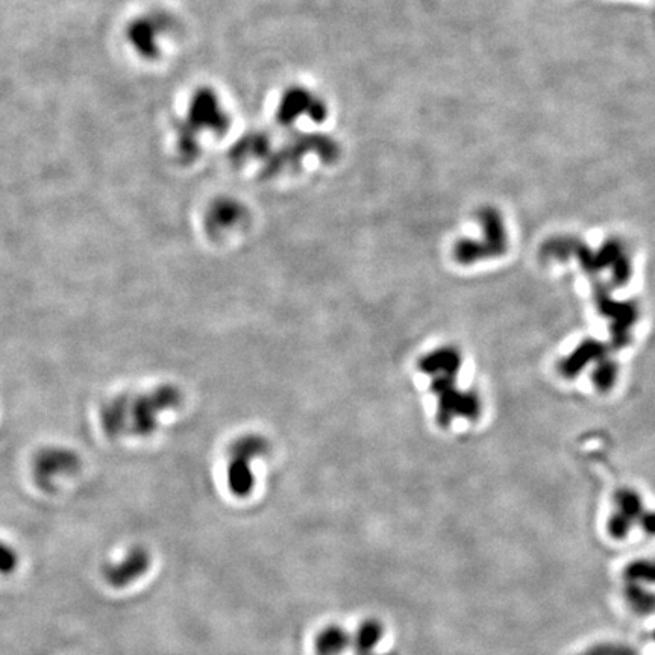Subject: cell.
<instances>
[{
	"label": "cell",
	"instance_id": "6da1fadb",
	"mask_svg": "<svg viewBox=\"0 0 655 655\" xmlns=\"http://www.w3.org/2000/svg\"><path fill=\"white\" fill-rule=\"evenodd\" d=\"M181 402L175 387H161L148 395L119 396L102 410L104 428L111 436L137 434L145 436L157 428L158 419Z\"/></svg>",
	"mask_w": 655,
	"mask_h": 655
},
{
	"label": "cell",
	"instance_id": "7a4b0ae2",
	"mask_svg": "<svg viewBox=\"0 0 655 655\" xmlns=\"http://www.w3.org/2000/svg\"><path fill=\"white\" fill-rule=\"evenodd\" d=\"M458 367L460 360L452 348L436 349L419 360L420 372L431 378V390L437 398V420L442 427H448L455 417L475 413V402L455 387Z\"/></svg>",
	"mask_w": 655,
	"mask_h": 655
},
{
	"label": "cell",
	"instance_id": "3957f363",
	"mask_svg": "<svg viewBox=\"0 0 655 655\" xmlns=\"http://www.w3.org/2000/svg\"><path fill=\"white\" fill-rule=\"evenodd\" d=\"M229 117L219 96L210 88L196 91L189 104V113L178 132L181 157L193 160L199 154V137L202 131L222 134L228 129Z\"/></svg>",
	"mask_w": 655,
	"mask_h": 655
},
{
	"label": "cell",
	"instance_id": "277c9868",
	"mask_svg": "<svg viewBox=\"0 0 655 655\" xmlns=\"http://www.w3.org/2000/svg\"><path fill=\"white\" fill-rule=\"evenodd\" d=\"M267 440L261 436H245L229 451L228 484L232 493L246 496L254 487L251 461L267 452Z\"/></svg>",
	"mask_w": 655,
	"mask_h": 655
},
{
	"label": "cell",
	"instance_id": "5b68a950",
	"mask_svg": "<svg viewBox=\"0 0 655 655\" xmlns=\"http://www.w3.org/2000/svg\"><path fill=\"white\" fill-rule=\"evenodd\" d=\"M152 565L151 552L145 546L135 545L120 552L113 560L105 561L102 577L114 589H128L145 577Z\"/></svg>",
	"mask_w": 655,
	"mask_h": 655
},
{
	"label": "cell",
	"instance_id": "8992f818",
	"mask_svg": "<svg viewBox=\"0 0 655 655\" xmlns=\"http://www.w3.org/2000/svg\"><path fill=\"white\" fill-rule=\"evenodd\" d=\"M167 31L169 20L166 17L161 14H146L129 25L126 38L140 57L154 60L160 55L161 41L166 37Z\"/></svg>",
	"mask_w": 655,
	"mask_h": 655
},
{
	"label": "cell",
	"instance_id": "52a82bcc",
	"mask_svg": "<svg viewBox=\"0 0 655 655\" xmlns=\"http://www.w3.org/2000/svg\"><path fill=\"white\" fill-rule=\"evenodd\" d=\"M79 460L66 449H52L38 455L34 463V475L43 487L54 486L58 480L72 477L78 469Z\"/></svg>",
	"mask_w": 655,
	"mask_h": 655
},
{
	"label": "cell",
	"instance_id": "ba28073f",
	"mask_svg": "<svg viewBox=\"0 0 655 655\" xmlns=\"http://www.w3.org/2000/svg\"><path fill=\"white\" fill-rule=\"evenodd\" d=\"M302 116L311 120H322L326 116L325 105L320 99L314 98L310 91L290 88L279 102L278 120L292 125Z\"/></svg>",
	"mask_w": 655,
	"mask_h": 655
},
{
	"label": "cell",
	"instance_id": "9c48e42d",
	"mask_svg": "<svg viewBox=\"0 0 655 655\" xmlns=\"http://www.w3.org/2000/svg\"><path fill=\"white\" fill-rule=\"evenodd\" d=\"M248 219V211L245 205L232 198L216 199L208 208L205 222H207L208 232L222 236L226 232L236 229Z\"/></svg>",
	"mask_w": 655,
	"mask_h": 655
},
{
	"label": "cell",
	"instance_id": "30bf717a",
	"mask_svg": "<svg viewBox=\"0 0 655 655\" xmlns=\"http://www.w3.org/2000/svg\"><path fill=\"white\" fill-rule=\"evenodd\" d=\"M349 637L342 628L331 627L317 639V654L340 655L348 646Z\"/></svg>",
	"mask_w": 655,
	"mask_h": 655
},
{
	"label": "cell",
	"instance_id": "8fae6325",
	"mask_svg": "<svg viewBox=\"0 0 655 655\" xmlns=\"http://www.w3.org/2000/svg\"><path fill=\"white\" fill-rule=\"evenodd\" d=\"M383 637V627L378 622H364L355 636V643H357L358 654L372 655L373 649L377 648Z\"/></svg>",
	"mask_w": 655,
	"mask_h": 655
},
{
	"label": "cell",
	"instance_id": "7c38bea8",
	"mask_svg": "<svg viewBox=\"0 0 655 655\" xmlns=\"http://www.w3.org/2000/svg\"><path fill=\"white\" fill-rule=\"evenodd\" d=\"M20 565L19 551L7 540L0 539V577H8L17 571Z\"/></svg>",
	"mask_w": 655,
	"mask_h": 655
}]
</instances>
